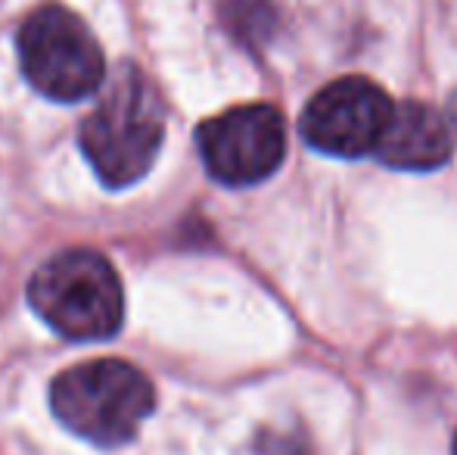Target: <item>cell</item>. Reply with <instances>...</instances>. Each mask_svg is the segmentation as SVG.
Masks as SVG:
<instances>
[{
	"label": "cell",
	"mask_w": 457,
	"mask_h": 455,
	"mask_svg": "<svg viewBox=\"0 0 457 455\" xmlns=\"http://www.w3.org/2000/svg\"><path fill=\"white\" fill-rule=\"evenodd\" d=\"M165 138V110L144 72L125 69L109 81L81 125V150L106 188L140 181L156 163Z\"/></svg>",
	"instance_id": "1"
},
{
	"label": "cell",
	"mask_w": 457,
	"mask_h": 455,
	"mask_svg": "<svg viewBox=\"0 0 457 455\" xmlns=\"http://www.w3.org/2000/svg\"><path fill=\"white\" fill-rule=\"evenodd\" d=\"M54 415L96 446H121L156 406V390L140 368L119 358H96L62 371L50 387Z\"/></svg>",
	"instance_id": "2"
},
{
	"label": "cell",
	"mask_w": 457,
	"mask_h": 455,
	"mask_svg": "<svg viewBox=\"0 0 457 455\" xmlns=\"http://www.w3.org/2000/svg\"><path fill=\"white\" fill-rule=\"evenodd\" d=\"M29 299L37 316L69 341H106L125 318L119 274L94 249H66L44 262L29 284Z\"/></svg>",
	"instance_id": "3"
},
{
	"label": "cell",
	"mask_w": 457,
	"mask_h": 455,
	"mask_svg": "<svg viewBox=\"0 0 457 455\" xmlns=\"http://www.w3.org/2000/svg\"><path fill=\"white\" fill-rule=\"evenodd\" d=\"M19 66L44 97L72 104L100 88L106 60L85 22L66 6H41L19 29Z\"/></svg>",
	"instance_id": "4"
},
{
	"label": "cell",
	"mask_w": 457,
	"mask_h": 455,
	"mask_svg": "<svg viewBox=\"0 0 457 455\" xmlns=\"http://www.w3.org/2000/svg\"><path fill=\"white\" fill-rule=\"evenodd\" d=\"M209 175L230 188L274 175L287 150V128L274 106L249 104L203 122L196 134Z\"/></svg>",
	"instance_id": "5"
},
{
	"label": "cell",
	"mask_w": 457,
	"mask_h": 455,
	"mask_svg": "<svg viewBox=\"0 0 457 455\" xmlns=\"http://www.w3.org/2000/svg\"><path fill=\"white\" fill-rule=\"evenodd\" d=\"M392 115L386 91L367 79H339L320 88L302 113V138L327 156H367Z\"/></svg>",
	"instance_id": "6"
},
{
	"label": "cell",
	"mask_w": 457,
	"mask_h": 455,
	"mask_svg": "<svg viewBox=\"0 0 457 455\" xmlns=\"http://www.w3.org/2000/svg\"><path fill=\"white\" fill-rule=\"evenodd\" d=\"M377 156L389 169L433 172L452 159V125L445 115L423 104L392 106Z\"/></svg>",
	"instance_id": "7"
},
{
	"label": "cell",
	"mask_w": 457,
	"mask_h": 455,
	"mask_svg": "<svg viewBox=\"0 0 457 455\" xmlns=\"http://www.w3.org/2000/svg\"><path fill=\"white\" fill-rule=\"evenodd\" d=\"M448 125H452V131L457 134V91L452 94V100H448Z\"/></svg>",
	"instance_id": "8"
},
{
	"label": "cell",
	"mask_w": 457,
	"mask_h": 455,
	"mask_svg": "<svg viewBox=\"0 0 457 455\" xmlns=\"http://www.w3.org/2000/svg\"><path fill=\"white\" fill-rule=\"evenodd\" d=\"M454 455H457V437H454Z\"/></svg>",
	"instance_id": "9"
}]
</instances>
